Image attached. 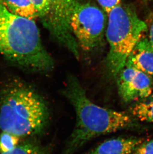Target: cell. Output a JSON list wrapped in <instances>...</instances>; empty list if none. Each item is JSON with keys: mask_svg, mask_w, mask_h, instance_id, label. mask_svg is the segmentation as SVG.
I'll list each match as a JSON object with an SVG mask.
<instances>
[{"mask_svg": "<svg viewBox=\"0 0 153 154\" xmlns=\"http://www.w3.org/2000/svg\"><path fill=\"white\" fill-rule=\"evenodd\" d=\"M62 94L74 107L76 123L65 144L64 154H73L92 139L131 128V117L125 112L107 109L92 101L78 79L71 76Z\"/></svg>", "mask_w": 153, "mask_h": 154, "instance_id": "6da1fadb", "label": "cell"}, {"mask_svg": "<svg viewBox=\"0 0 153 154\" xmlns=\"http://www.w3.org/2000/svg\"><path fill=\"white\" fill-rule=\"evenodd\" d=\"M0 54L22 69L46 73L54 67L34 20L12 13L0 0Z\"/></svg>", "mask_w": 153, "mask_h": 154, "instance_id": "7a4b0ae2", "label": "cell"}, {"mask_svg": "<svg viewBox=\"0 0 153 154\" xmlns=\"http://www.w3.org/2000/svg\"><path fill=\"white\" fill-rule=\"evenodd\" d=\"M49 119L47 106L36 91L22 83H12L0 92V129L18 137L38 135Z\"/></svg>", "mask_w": 153, "mask_h": 154, "instance_id": "3957f363", "label": "cell"}, {"mask_svg": "<svg viewBox=\"0 0 153 154\" xmlns=\"http://www.w3.org/2000/svg\"><path fill=\"white\" fill-rule=\"evenodd\" d=\"M106 36L110 50L106 58L108 75L117 77L133 49L147 29V25L139 17L134 8L122 4L108 14Z\"/></svg>", "mask_w": 153, "mask_h": 154, "instance_id": "277c9868", "label": "cell"}, {"mask_svg": "<svg viewBox=\"0 0 153 154\" xmlns=\"http://www.w3.org/2000/svg\"><path fill=\"white\" fill-rule=\"evenodd\" d=\"M38 18L49 33L76 58L79 45L71 27V19L78 0H31Z\"/></svg>", "mask_w": 153, "mask_h": 154, "instance_id": "5b68a950", "label": "cell"}, {"mask_svg": "<svg viewBox=\"0 0 153 154\" xmlns=\"http://www.w3.org/2000/svg\"><path fill=\"white\" fill-rule=\"evenodd\" d=\"M106 17L99 8L77 1L71 19V27L78 45L92 52L100 47L104 38Z\"/></svg>", "mask_w": 153, "mask_h": 154, "instance_id": "8992f818", "label": "cell"}, {"mask_svg": "<svg viewBox=\"0 0 153 154\" xmlns=\"http://www.w3.org/2000/svg\"><path fill=\"white\" fill-rule=\"evenodd\" d=\"M118 92L124 103L143 100L152 93V77L134 67L125 66L117 77Z\"/></svg>", "mask_w": 153, "mask_h": 154, "instance_id": "52a82bcc", "label": "cell"}, {"mask_svg": "<svg viewBox=\"0 0 153 154\" xmlns=\"http://www.w3.org/2000/svg\"><path fill=\"white\" fill-rule=\"evenodd\" d=\"M125 66L137 69L153 78V47L149 38L142 36L127 59Z\"/></svg>", "mask_w": 153, "mask_h": 154, "instance_id": "ba28073f", "label": "cell"}, {"mask_svg": "<svg viewBox=\"0 0 153 154\" xmlns=\"http://www.w3.org/2000/svg\"><path fill=\"white\" fill-rule=\"evenodd\" d=\"M143 142L138 138H115L105 141L87 154H132Z\"/></svg>", "mask_w": 153, "mask_h": 154, "instance_id": "9c48e42d", "label": "cell"}, {"mask_svg": "<svg viewBox=\"0 0 153 154\" xmlns=\"http://www.w3.org/2000/svg\"><path fill=\"white\" fill-rule=\"evenodd\" d=\"M8 10L15 15L34 20L38 18L31 0H2Z\"/></svg>", "mask_w": 153, "mask_h": 154, "instance_id": "30bf717a", "label": "cell"}, {"mask_svg": "<svg viewBox=\"0 0 153 154\" xmlns=\"http://www.w3.org/2000/svg\"><path fill=\"white\" fill-rule=\"evenodd\" d=\"M132 114L141 121L153 123V95L141 100L131 109Z\"/></svg>", "mask_w": 153, "mask_h": 154, "instance_id": "8fae6325", "label": "cell"}, {"mask_svg": "<svg viewBox=\"0 0 153 154\" xmlns=\"http://www.w3.org/2000/svg\"><path fill=\"white\" fill-rule=\"evenodd\" d=\"M0 154H47L44 147L36 143L26 142L19 144L13 150Z\"/></svg>", "mask_w": 153, "mask_h": 154, "instance_id": "7c38bea8", "label": "cell"}, {"mask_svg": "<svg viewBox=\"0 0 153 154\" xmlns=\"http://www.w3.org/2000/svg\"><path fill=\"white\" fill-rule=\"evenodd\" d=\"M19 138L10 133L2 131L0 134V153L13 150L19 145Z\"/></svg>", "mask_w": 153, "mask_h": 154, "instance_id": "4fadbf2b", "label": "cell"}, {"mask_svg": "<svg viewBox=\"0 0 153 154\" xmlns=\"http://www.w3.org/2000/svg\"><path fill=\"white\" fill-rule=\"evenodd\" d=\"M133 154H153V140L143 142L133 152Z\"/></svg>", "mask_w": 153, "mask_h": 154, "instance_id": "5bb4252c", "label": "cell"}, {"mask_svg": "<svg viewBox=\"0 0 153 154\" xmlns=\"http://www.w3.org/2000/svg\"><path fill=\"white\" fill-rule=\"evenodd\" d=\"M104 12L108 14L112 9L121 3L120 0H97Z\"/></svg>", "mask_w": 153, "mask_h": 154, "instance_id": "9a60e30c", "label": "cell"}, {"mask_svg": "<svg viewBox=\"0 0 153 154\" xmlns=\"http://www.w3.org/2000/svg\"><path fill=\"white\" fill-rule=\"evenodd\" d=\"M149 40L152 47H153V20L151 23L150 31H149Z\"/></svg>", "mask_w": 153, "mask_h": 154, "instance_id": "2e32d148", "label": "cell"}, {"mask_svg": "<svg viewBox=\"0 0 153 154\" xmlns=\"http://www.w3.org/2000/svg\"><path fill=\"white\" fill-rule=\"evenodd\" d=\"M151 2H152V5H153V0H151Z\"/></svg>", "mask_w": 153, "mask_h": 154, "instance_id": "e0dca14e", "label": "cell"}]
</instances>
